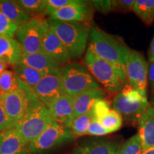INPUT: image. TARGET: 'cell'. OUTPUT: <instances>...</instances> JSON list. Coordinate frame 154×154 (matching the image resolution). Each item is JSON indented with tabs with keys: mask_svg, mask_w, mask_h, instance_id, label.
Here are the masks:
<instances>
[{
	"mask_svg": "<svg viewBox=\"0 0 154 154\" xmlns=\"http://www.w3.org/2000/svg\"><path fill=\"white\" fill-rule=\"evenodd\" d=\"M18 26L11 22L0 11V35H7L15 37Z\"/></svg>",
	"mask_w": 154,
	"mask_h": 154,
	"instance_id": "obj_29",
	"label": "cell"
},
{
	"mask_svg": "<svg viewBox=\"0 0 154 154\" xmlns=\"http://www.w3.org/2000/svg\"><path fill=\"white\" fill-rule=\"evenodd\" d=\"M19 80L12 70H6L0 76V95H6L17 91Z\"/></svg>",
	"mask_w": 154,
	"mask_h": 154,
	"instance_id": "obj_25",
	"label": "cell"
},
{
	"mask_svg": "<svg viewBox=\"0 0 154 154\" xmlns=\"http://www.w3.org/2000/svg\"><path fill=\"white\" fill-rule=\"evenodd\" d=\"M88 48L100 59L110 63L126 81V64L131 49L122 38L93 26L90 31Z\"/></svg>",
	"mask_w": 154,
	"mask_h": 154,
	"instance_id": "obj_1",
	"label": "cell"
},
{
	"mask_svg": "<svg viewBox=\"0 0 154 154\" xmlns=\"http://www.w3.org/2000/svg\"><path fill=\"white\" fill-rule=\"evenodd\" d=\"M9 128H11V125L7 113L5 112L2 96L0 95V132L5 130L9 129Z\"/></svg>",
	"mask_w": 154,
	"mask_h": 154,
	"instance_id": "obj_35",
	"label": "cell"
},
{
	"mask_svg": "<svg viewBox=\"0 0 154 154\" xmlns=\"http://www.w3.org/2000/svg\"><path fill=\"white\" fill-rule=\"evenodd\" d=\"M149 104L147 97L140 94L127 83L115 96L111 108L121 115L123 121L127 124H137L140 117L147 110Z\"/></svg>",
	"mask_w": 154,
	"mask_h": 154,
	"instance_id": "obj_3",
	"label": "cell"
},
{
	"mask_svg": "<svg viewBox=\"0 0 154 154\" xmlns=\"http://www.w3.org/2000/svg\"><path fill=\"white\" fill-rule=\"evenodd\" d=\"M91 2L94 9L102 14H108L111 12V0H94Z\"/></svg>",
	"mask_w": 154,
	"mask_h": 154,
	"instance_id": "obj_34",
	"label": "cell"
},
{
	"mask_svg": "<svg viewBox=\"0 0 154 154\" xmlns=\"http://www.w3.org/2000/svg\"><path fill=\"white\" fill-rule=\"evenodd\" d=\"M108 134H109V131L100 124V122L97 119L94 117L92 119L91 123H90L89 126H88L86 135L101 136H104V135Z\"/></svg>",
	"mask_w": 154,
	"mask_h": 154,
	"instance_id": "obj_33",
	"label": "cell"
},
{
	"mask_svg": "<svg viewBox=\"0 0 154 154\" xmlns=\"http://www.w3.org/2000/svg\"><path fill=\"white\" fill-rule=\"evenodd\" d=\"M2 99L11 128H14L17 123L31 107L40 102L33 89L20 81L17 91L2 95Z\"/></svg>",
	"mask_w": 154,
	"mask_h": 154,
	"instance_id": "obj_8",
	"label": "cell"
},
{
	"mask_svg": "<svg viewBox=\"0 0 154 154\" xmlns=\"http://www.w3.org/2000/svg\"><path fill=\"white\" fill-rule=\"evenodd\" d=\"M137 125L138 134L140 136L144 151L154 146V108L150 104L147 110L140 117Z\"/></svg>",
	"mask_w": 154,
	"mask_h": 154,
	"instance_id": "obj_18",
	"label": "cell"
},
{
	"mask_svg": "<svg viewBox=\"0 0 154 154\" xmlns=\"http://www.w3.org/2000/svg\"><path fill=\"white\" fill-rule=\"evenodd\" d=\"M135 0H111V12L128 13L133 11Z\"/></svg>",
	"mask_w": 154,
	"mask_h": 154,
	"instance_id": "obj_31",
	"label": "cell"
},
{
	"mask_svg": "<svg viewBox=\"0 0 154 154\" xmlns=\"http://www.w3.org/2000/svg\"><path fill=\"white\" fill-rule=\"evenodd\" d=\"M12 71L17 79L33 89L44 75L32 67L21 63L12 66Z\"/></svg>",
	"mask_w": 154,
	"mask_h": 154,
	"instance_id": "obj_21",
	"label": "cell"
},
{
	"mask_svg": "<svg viewBox=\"0 0 154 154\" xmlns=\"http://www.w3.org/2000/svg\"><path fill=\"white\" fill-rule=\"evenodd\" d=\"M23 54L22 48L16 38L0 35V59L12 66L19 62Z\"/></svg>",
	"mask_w": 154,
	"mask_h": 154,
	"instance_id": "obj_19",
	"label": "cell"
},
{
	"mask_svg": "<svg viewBox=\"0 0 154 154\" xmlns=\"http://www.w3.org/2000/svg\"><path fill=\"white\" fill-rule=\"evenodd\" d=\"M0 11L18 27L32 18V15L25 11L17 1L0 0Z\"/></svg>",
	"mask_w": 154,
	"mask_h": 154,
	"instance_id": "obj_20",
	"label": "cell"
},
{
	"mask_svg": "<svg viewBox=\"0 0 154 154\" xmlns=\"http://www.w3.org/2000/svg\"><path fill=\"white\" fill-rule=\"evenodd\" d=\"M49 26L68 50L71 59L84 54L88 42L91 24L49 20Z\"/></svg>",
	"mask_w": 154,
	"mask_h": 154,
	"instance_id": "obj_2",
	"label": "cell"
},
{
	"mask_svg": "<svg viewBox=\"0 0 154 154\" xmlns=\"http://www.w3.org/2000/svg\"><path fill=\"white\" fill-rule=\"evenodd\" d=\"M143 152V148L140 136L136 134L121 145L118 154H142Z\"/></svg>",
	"mask_w": 154,
	"mask_h": 154,
	"instance_id": "obj_28",
	"label": "cell"
},
{
	"mask_svg": "<svg viewBox=\"0 0 154 154\" xmlns=\"http://www.w3.org/2000/svg\"><path fill=\"white\" fill-rule=\"evenodd\" d=\"M93 118V111H91L86 114L79 116L74 119L69 129L74 137H79L86 135L88 126Z\"/></svg>",
	"mask_w": 154,
	"mask_h": 154,
	"instance_id": "obj_24",
	"label": "cell"
},
{
	"mask_svg": "<svg viewBox=\"0 0 154 154\" xmlns=\"http://www.w3.org/2000/svg\"><path fill=\"white\" fill-rule=\"evenodd\" d=\"M42 104L47 108L59 96L65 94L60 75H45L33 88Z\"/></svg>",
	"mask_w": 154,
	"mask_h": 154,
	"instance_id": "obj_12",
	"label": "cell"
},
{
	"mask_svg": "<svg viewBox=\"0 0 154 154\" xmlns=\"http://www.w3.org/2000/svg\"><path fill=\"white\" fill-rule=\"evenodd\" d=\"M94 10L91 1L76 0L75 3L58 9L49 15L50 20L91 24Z\"/></svg>",
	"mask_w": 154,
	"mask_h": 154,
	"instance_id": "obj_11",
	"label": "cell"
},
{
	"mask_svg": "<svg viewBox=\"0 0 154 154\" xmlns=\"http://www.w3.org/2000/svg\"><path fill=\"white\" fill-rule=\"evenodd\" d=\"M54 119L47 106L38 102L31 107L14 128L23 142L28 146L42 134Z\"/></svg>",
	"mask_w": 154,
	"mask_h": 154,
	"instance_id": "obj_4",
	"label": "cell"
},
{
	"mask_svg": "<svg viewBox=\"0 0 154 154\" xmlns=\"http://www.w3.org/2000/svg\"><path fill=\"white\" fill-rule=\"evenodd\" d=\"M149 103H150V105H151L153 108H154V91L153 92H151V100H150Z\"/></svg>",
	"mask_w": 154,
	"mask_h": 154,
	"instance_id": "obj_41",
	"label": "cell"
},
{
	"mask_svg": "<svg viewBox=\"0 0 154 154\" xmlns=\"http://www.w3.org/2000/svg\"><path fill=\"white\" fill-rule=\"evenodd\" d=\"M69 154H85L84 153V149L82 146H78L73 149L72 152Z\"/></svg>",
	"mask_w": 154,
	"mask_h": 154,
	"instance_id": "obj_39",
	"label": "cell"
},
{
	"mask_svg": "<svg viewBox=\"0 0 154 154\" xmlns=\"http://www.w3.org/2000/svg\"><path fill=\"white\" fill-rule=\"evenodd\" d=\"M42 52L55 60L61 66L66 64L71 61L68 50L50 26L42 42Z\"/></svg>",
	"mask_w": 154,
	"mask_h": 154,
	"instance_id": "obj_14",
	"label": "cell"
},
{
	"mask_svg": "<svg viewBox=\"0 0 154 154\" xmlns=\"http://www.w3.org/2000/svg\"><path fill=\"white\" fill-rule=\"evenodd\" d=\"M98 121L109 131V134L120 129L124 122L121 115L112 109L106 115Z\"/></svg>",
	"mask_w": 154,
	"mask_h": 154,
	"instance_id": "obj_27",
	"label": "cell"
},
{
	"mask_svg": "<svg viewBox=\"0 0 154 154\" xmlns=\"http://www.w3.org/2000/svg\"><path fill=\"white\" fill-rule=\"evenodd\" d=\"M49 29V21L35 16L19 26L15 37L20 44L24 54H34L42 51V42Z\"/></svg>",
	"mask_w": 154,
	"mask_h": 154,
	"instance_id": "obj_7",
	"label": "cell"
},
{
	"mask_svg": "<svg viewBox=\"0 0 154 154\" xmlns=\"http://www.w3.org/2000/svg\"><path fill=\"white\" fill-rule=\"evenodd\" d=\"M60 74L63 91L72 98L86 90L101 88L86 67L78 62L73 61L61 66Z\"/></svg>",
	"mask_w": 154,
	"mask_h": 154,
	"instance_id": "obj_6",
	"label": "cell"
},
{
	"mask_svg": "<svg viewBox=\"0 0 154 154\" xmlns=\"http://www.w3.org/2000/svg\"><path fill=\"white\" fill-rule=\"evenodd\" d=\"M111 106L109 104L105 99H99L96 101L94 103L92 111L94 113V117L97 120L106 115L111 110Z\"/></svg>",
	"mask_w": 154,
	"mask_h": 154,
	"instance_id": "obj_30",
	"label": "cell"
},
{
	"mask_svg": "<svg viewBox=\"0 0 154 154\" xmlns=\"http://www.w3.org/2000/svg\"><path fill=\"white\" fill-rule=\"evenodd\" d=\"M105 97L106 92L101 88H91L77 95L74 98V119L90 112L95 102Z\"/></svg>",
	"mask_w": 154,
	"mask_h": 154,
	"instance_id": "obj_17",
	"label": "cell"
},
{
	"mask_svg": "<svg viewBox=\"0 0 154 154\" xmlns=\"http://www.w3.org/2000/svg\"><path fill=\"white\" fill-rule=\"evenodd\" d=\"M142 154H154V146L145 150Z\"/></svg>",
	"mask_w": 154,
	"mask_h": 154,
	"instance_id": "obj_40",
	"label": "cell"
},
{
	"mask_svg": "<svg viewBox=\"0 0 154 154\" xmlns=\"http://www.w3.org/2000/svg\"><path fill=\"white\" fill-rule=\"evenodd\" d=\"M147 26L154 22V0H135L133 11Z\"/></svg>",
	"mask_w": 154,
	"mask_h": 154,
	"instance_id": "obj_23",
	"label": "cell"
},
{
	"mask_svg": "<svg viewBox=\"0 0 154 154\" xmlns=\"http://www.w3.org/2000/svg\"><path fill=\"white\" fill-rule=\"evenodd\" d=\"M126 77L129 85L147 97L148 61L139 51H131L126 64Z\"/></svg>",
	"mask_w": 154,
	"mask_h": 154,
	"instance_id": "obj_10",
	"label": "cell"
},
{
	"mask_svg": "<svg viewBox=\"0 0 154 154\" xmlns=\"http://www.w3.org/2000/svg\"><path fill=\"white\" fill-rule=\"evenodd\" d=\"M19 63L32 67L45 75H60L61 65L44 52L23 54Z\"/></svg>",
	"mask_w": 154,
	"mask_h": 154,
	"instance_id": "obj_15",
	"label": "cell"
},
{
	"mask_svg": "<svg viewBox=\"0 0 154 154\" xmlns=\"http://www.w3.org/2000/svg\"><path fill=\"white\" fill-rule=\"evenodd\" d=\"M0 154H31L15 128L0 132Z\"/></svg>",
	"mask_w": 154,
	"mask_h": 154,
	"instance_id": "obj_16",
	"label": "cell"
},
{
	"mask_svg": "<svg viewBox=\"0 0 154 154\" xmlns=\"http://www.w3.org/2000/svg\"><path fill=\"white\" fill-rule=\"evenodd\" d=\"M148 85L151 92L154 91V61L148 62Z\"/></svg>",
	"mask_w": 154,
	"mask_h": 154,
	"instance_id": "obj_36",
	"label": "cell"
},
{
	"mask_svg": "<svg viewBox=\"0 0 154 154\" xmlns=\"http://www.w3.org/2000/svg\"><path fill=\"white\" fill-rule=\"evenodd\" d=\"M17 2L31 15L41 17L44 15L47 8V0H17Z\"/></svg>",
	"mask_w": 154,
	"mask_h": 154,
	"instance_id": "obj_26",
	"label": "cell"
},
{
	"mask_svg": "<svg viewBox=\"0 0 154 154\" xmlns=\"http://www.w3.org/2000/svg\"><path fill=\"white\" fill-rule=\"evenodd\" d=\"M82 146L85 154H118L121 145L114 140H100Z\"/></svg>",
	"mask_w": 154,
	"mask_h": 154,
	"instance_id": "obj_22",
	"label": "cell"
},
{
	"mask_svg": "<svg viewBox=\"0 0 154 154\" xmlns=\"http://www.w3.org/2000/svg\"><path fill=\"white\" fill-rule=\"evenodd\" d=\"M76 0H47V8L44 15H51L58 9L75 3Z\"/></svg>",
	"mask_w": 154,
	"mask_h": 154,
	"instance_id": "obj_32",
	"label": "cell"
},
{
	"mask_svg": "<svg viewBox=\"0 0 154 154\" xmlns=\"http://www.w3.org/2000/svg\"><path fill=\"white\" fill-rule=\"evenodd\" d=\"M9 64L6 62L5 61L2 60V59H0V76L5 72L6 70H7Z\"/></svg>",
	"mask_w": 154,
	"mask_h": 154,
	"instance_id": "obj_38",
	"label": "cell"
},
{
	"mask_svg": "<svg viewBox=\"0 0 154 154\" xmlns=\"http://www.w3.org/2000/svg\"><path fill=\"white\" fill-rule=\"evenodd\" d=\"M74 138L69 128L54 121L27 147L31 154H47L73 141Z\"/></svg>",
	"mask_w": 154,
	"mask_h": 154,
	"instance_id": "obj_9",
	"label": "cell"
},
{
	"mask_svg": "<svg viewBox=\"0 0 154 154\" xmlns=\"http://www.w3.org/2000/svg\"><path fill=\"white\" fill-rule=\"evenodd\" d=\"M48 109L54 121L66 128H70L74 119V98L63 94L55 99Z\"/></svg>",
	"mask_w": 154,
	"mask_h": 154,
	"instance_id": "obj_13",
	"label": "cell"
},
{
	"mask_svg": "<svg viewBox=\"0 0 154 154\" xmlns=\"http://www.w3.org/2000/svg\"><path fill=\"white\" fill-rule=\"evenodd\" d=\"M84 61L88 72L108 93L117 94L121 91L126 81L110 63L98 57L88 48Z\"/></svg>",
	"mask_w": 154,
	"mask_h": 154,
	"instance_id": "obj_5",
	"label": "cell"
},
{
	"mask_svg": "<svg viewBox=\"0 0 154 154\" xmlns=\"http://www.w3.org/2000/svg\"><path fill=\"white\" fill-rule=\"evenodd\" d=\"M148 58H149V61H154V35L149 48Z\"/></svg>",
	"mask_w": 154,
	"mask_h": 154,
	"instance_id": "obj_37",
	"label": "cell"
}]
</instances>
